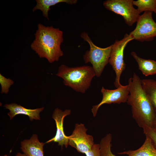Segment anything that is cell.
<instances>
[{
    "mask_svg": "<svg viewBox=\"0 0 156 156\" xmlns=\"http://www.w3.org/2000/svg\"><path fill=\"white\" fill-rule=\"evenodd\" d=\"M14 82L10 78H7L0 74V84L1 86V93L8 94L9 88Z\"/></svg>",
    "mask_w": 156,
    "mask_h": 156,
    "instance_id": "cell-19",
    "label": "cell"
},
{
    "mask_svg": "<svg viewBox=\"0 0 156 156\" xmlns=\"http://www.w3.org/2000/svg\"><path fill=\"white\" fill-rule=\"evenodd\" d=\"M4 107L10 111L8 114L10 120L17 115L23 114L28 116L31 120H40V113L44 109L42 107L34 109H28L15 103L6 104Z\"/></svg>",
    "mask_w": 156,
    "mask_h": 156,
    "instance_id": "cell-12",
    "label": "cell"
},
{
    "mask_svg": "<svg viewBox=\"0 0 156 156\" xmlns=\"http://www.w3.org/2000/svg\"><path fill=\"white\" fill-rule=\"evenodd\" d=\"M103 98L101 102L98 105H94L91 109L94 116H96L100 106L105 104H110L127 102L129 94V88L128 84L121 85L116 89L109 90L103 87L101 90Z\"/></svg>",
    "mask_w": 156,
    "mask_h": 156,
    "instance_id": "cell-9",
    "label": "cell"
},
{
    "mask_svg": "<svg viewBox=\"0 0 156 156\" xmlns=\"http://www.w3.org/2000/svg\"><path fill=\"white\" fill-rule=\"evenodd\" d=\"M131 55L138 63V69L145 76L156 74V61L142 58L136 53L132 51Z\"/></svg>",
    "mask_w": 156,
    "mask_h": 156,
    "instance_id": "cell-14",
    "label": "cell"
},
{
    "mask_svg": "<svg viewBox=\"0 0 156 156\" xmlns=\"http://www.w3.org/2000/svg\"><path fill=\"white\" fill-rule=\"evenodd\" d=\"M45 143L40 142L36 134L30 138L22 141L21 148L27 156H44L43 146Z\"/></svg>",
    "mask_w": 156,
    "mask_h": 156,
    "instance_id": "cell-11",
    "label": "cell"
},
{
    "mask_svg": "<svg viewBox=\"0 0 156 156\" xmlns=\"http://www.w3.org/2000/svg\"><path fill=\"white\" fill-rule=\"evenodd\" d=\"M85 154L86 156H101L99 144H94L90 150Z\"/></svg>",
    "mask_w": 156,
    "mask_h": 156,
    "instance_id": "cell-21",
    "label": "cell"
},
{
    "mask_svg": "<svg viewBox=\"0 0 156 156\" xmlns=\"http://www.w3.org/2000/svg\"><path fill=\"white\" fill-rule=\"evenodd\" d=\"M71 113L70 109H66L62 111L58 108H56L52 114V118L54 119L56 124L57 130L55 136L46 143L51 142H57L58 145L61 147L64 146L67 148L68 145V136L65 135L64 133L63 124L64 118L69 115Z\"/></svg>",
    "mask_w": 156,
    "mask_h": 156,
    "instance_id": "cell-10",
    "label": "cell"
},
{
    "mask_svg": "<svg viewBox=\"0 0 156 156\" xmlns=\"http://www.w3.org/2000/svg\"><path fill=\"white\" fill-rule=\"evenodd\" d=\"M133 0H107L103 4L107 9L121 16L126 23L132 26L137 22L140 14L133 6Z\"/></svg>",
    "mask_w": 156,
    "mask_h": 156,
    "instance_id": "cell-7",
    "label": "cell"
},
{
    "mask_svg": "<svg viewBox=\"0 0 156 156\" xmlns=\"http://www.w3.org/2000/svg\"><path fill=\"white\" fill-rule=\"evenodd\" d=\"M152 13L145 11L140 16L135 28L129 34L133 40L148 41L156 37V23L153 18Z\"/></svg>",
    "mask_w": 156,
    "mask_h": 156,
    "instance_id": "cell-6",
    "label": "cell"
},
{
    "mask_svg": "<svg viewBox=\"0 0 156 156\" xmlns=\"http://www.w3.org/2000/svg\"><path fill=\"white\" fill-rule=\"evenodd\" d=\"M118 153L119 155H127V156H156V149L150 138L146 136L144 143L139 148L119 152Z\"/></svg>",
    "mask_w": 156,
    "mask_h": 156,
    "instance_id": "cell-13",
    "label": "cell"
},
{
    "mask_svg": "<svg viewBox=\"0 0 156 156\" xmlns=\"http://www.w3.org/2000/svg\"><path fill=\"white\" fill-rule=\"evenodd\" d=\"M37 27L31 48L40 58L46 59L50 63L58 61L63 55L60 47L63 42V31L40 23Z\"/></svg>",
    "mask_w": 156,
    "mask_h": 156,
    "instance_id": "cell-2",
    "label": "cell"
},
{
    "mask_svg": "<svg viewBox=\"0 0 156 156\" xmlns=\"http://www.w3.org/2000/svg\"><path fill=\"white\" fill-rule=\"evenodd\" d=\"M141 80L135 73L129 79V92L127 102L131 106L133 117L140 127L153 128L156 115L142 88Z\"/></svg>",
    "mask_w": 156,
    "mask_h": 156,
    "instance_id": "cell-1",
    "label": "cell"
},
{
    "mask_svg": "<svg viewBox=\"0 0 156 156\" xmlns=\"http://www.w3.org/2000/svg\"><path fill=\"white\" fill-rule=\"evenodd\" d=\"M144 133L151 139L154 146L156 149V130L153 128L146 127L143 128Z\"/></svg>",
    "mask_w": 156,
    "mask_h": 156,
    "instance_id": "cell-20",
    "label": "cell"
},
{
    "mask_svg": "<svg viewBox=\"0 0 156 156\" xmlns=\"http://www.w3.org/2000/svg\"><path fill=\"white\" fill-rule=\"evenodd\" d=\"M56 75L63 79L65 85L83 93L89 88L92 79L96 76L92 67H70L64 64L59 67Z\"/></svg>",
    "mask_w": 156,
    "mask_h": 156,
    "instance_id": "cell-3",
    "label": "cell"
},
{
    "mask_svg": "<svg viewBox=\"0 0 156 156\" xmlns=\"http://www.w3.org/2000/svg\"><path fill=\"white\" fill-rule=\"evenodd\" d=\"M3 156H8L7 155H5Z\"/></svg>",
    "mask_w": 156,
    "mask_h": 156,
    "instance_id": "cell-24",
    "label": "cell"
},
{
    "mask_svg": "<svg viewBox=\"0 0 156 156\" xmlns=\"http://www.w3.org/2000/svg\"><path fill=\"white\" fill-rule=\"evenodd\" d=\"M84 124H76L72 134L68 136V145L79 153L85 154L94 144L92 136L87 134Z\"/></svg>",
    "mask_w": 156,
    "mask_h": 156,
    "instance_id": "cell-8",
    "label": "cell"
},
{
    "mask_svg": "<svg viewBox=\"0 0 156 156\" xmlns=\"http://www.w3.org/2000/svg\"><path fill=\"white\" fill-rule=\"evenodd\" d=\"M15 156H27L24 153H18Z\"/></svg>",
    "mask_w": 156,
    "mask_h": 156,
    "instance_id": "cell-23",
    "label": "cell"
},
{
    "mask_svg": "<svg viewBox=\"0 0 156 156\" xmlns=\"http://www.w3.org/2000/svg\"><path fill=\"white\" fill-rule=\"evenodd\" d=\"M143 89L151 101L156 115V81L151 79L141 80Z\"/></svg>",
    "mask_w": 156,
    "mask_h": 156,
    "instance_id": "cell-16",
    "label": "cell"
},
{
    "mask_svg": "<svg viewBox=\"0 0 156 156\" xmlns=\"http://www.w3.org/2000/svg\"><path fill=\"white\" fill-rule=\"evenodd\" d=\"M81 36L88 43L90 46V50L87 51L83 55L84 62L86 63H90L96 76L100 77L105 66L109 62L112 45L106 48H101L94 44L86 32L82 33Z\"/></svg>",
    "mask_w": 156,
    "mask_h": 156,
    "instance_id": "cell-4",
    "label": "cell"
},
{
    "mask_svg": "<svg viewBox=\"0 0 156 156\" xmlns=\"http://www.w3.org/2000/svg\"><path fill=\"white\" fill-rule=\"evenodd\" d=\"M112 139L111 135L108 134L101 140L99 144L101 156H116L111 151Z\"/></svg>",
    "mask_w": 156,
    "mask_h": 156,
    "instance_id": "cell-18",
    "label": "cell"
},
{
    "mask_svg": "<svg viewBox=\"0 0 156 156\" xmlns=\"http://www.w3.org/2000/svg\"><path fill=\"white\" fill-rule=\"evenodd\" d=\"M133 40L129 34H126L122 39L116 40L112 44L109 63L116 73L114 84L116 88L122 85L120 82V78L125 68L126 64L124 60V49L128 42Z\"/></svg>",
    "mask_w": 156,
    "mask_h": 156,
    "instance_id": "cell-5",
    "label": "cell"
},
{
    "mask_svg": "<svg viewBox=\"0 0 156 156\" xmlns=\"http://www.w3.org/2000/svg\"><path fill=\"white\" fill-rule=\"evenodd\" d=\"M133 4L137 7L140 14L144 11L153 12L156 14V0L133 1Z\"/></svg>",
    "mask_w": 156,
    "mask_h": 156,
    "instance_id": "cell-17",
    "label": "cell"
},
{
    "mask_svg": "<svg viewBox=\"0 0 156 156\" xmlns=\"http://www.w3.org/2000/svg\"><path fill=\"white\" fill-rule=\"evenodd\" d=\"M153 128L155 130H156V117L154 122Z\"/></svg>",
    "mask_w": 156,
    "mask_h": 156,
    "instance_id": "cell-22",
    "label": "cell"
},
{
    "mask_svg": "<svg viewBox=\"0 0 156 156\" xmlns=\"http://www.w3.org/2000/svg\"><path fill=\"white\" fill-rule=\"evenodd\" d=\"M77 1V0H36V4L33 8L32 11L34 12L37 10H40L43 16L49 20L48 12L50 10V7L60 3L75 4Z\"/></svg>",
    "mask_w": 156,
    "mask_h": 156,
    "instance_id": "cell-15",
    "label": "cell"
}]
</instances>
